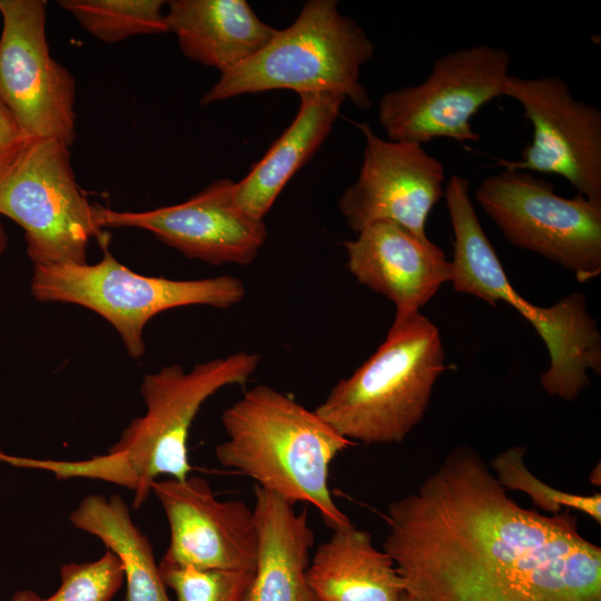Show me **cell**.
I'll return each mask as SVG.
<instances>
[{"mask_svg":"<svg viewBox=\"0 0 601 601\" xmlns=\"http://www.w3.org/2000/svg\"><path fill=\"white\" fill-rule=\"evenodd\" d=\"M158 565L176 601H249L254 571L201 570L165 562Z\"/></svg>","mask_w":601,"mask_h":601,"instance_id":"obj_25","label":"cell"},{"mask_svg":"<svg viewBox=\"0 0 601 601\" xmlns=\"http://www.w3.org/2000/svg\"><path fill=\"white\" fill-rule=\"evenodd\" d=\"M28 140L14 116L0 100V176L14 161Z\"/></svg>","mask_w":601,"mask_h":601,"instance_id":"obj_26","label":"cell"},{"mask_svg":"<svg viewBox=\"0 0 601 601\" xmlns=\"http://www.w3.org/2000/svg\"><path fill=\"white\" fill-rule=\"evenodd\" d=\"M258 556L249 601H316L306 579L314 532L306 510L255 485Z\"/></svg>","mask_w":601,"mask_h":601,"instance_id":"obj_17","label":"cell"},{"mask_svg":"<svg viewBox=\"0 0 601 601\" xmlns=\"http://www.w3.org/2000/svg\"><path fill=\"white\" fill-rule=\"evenodd\" d=\"M2 454V452L0 451V455Z\"/></svg>","mask_w":601,"mask_h":601,"instance_id":"obj_29","label":"cell"},{"mask_svg":"<svg viewBox=\"0 0 601 601\" xmlns=\"http://www.w3.org/2000/svg\"><path fill=\"white\" fill-rule=\"evenodd\" d=\"M444 371L437 327L421 312L394 318L374 354L314 411L354 443L397 444L423 420Z\"/></svg>","mask_w":601,"mask_h":601,"instance_id":"obj_4","label":"cell"},{"mask_svg":"<svg viewBox=\"0 0 601 601\" xmlns=\"http://www.w3.org/2000/svg\"><path fill=\"white\" fill-rule=\"evenodd\" d=\"M0 100L31 139L76 138V81L50 55L47 2L0 0Z\"/></svg>","mask_w":601,"mask_h":601,"instance_id":"obj_11","label":"cell"},{"mask_svg":"<svg viewBox=\"0 0 601 601\" xmlns=\"http://www.w3.org/2000/svg\"><path fill=\"white\" fill-rule=\"evenodd\" d=\"M316 601H401L405 585L393 560L354 525L333 531L306 573Z\"/></svg>","mask_w":601,"mask_h":601,"instance_id":"obj_20","label":"cell"},{"mask_svg":"<svg viewBox=\"0 0 601 601\" xmlns=\"http://www.w3.org/2000/svg\"><path fill=\"white\" fill-rule=\"evenodd\" d=\"M374 53L363 28L338 10L335 0L306 1L296 20L243 63L220 73L201 105L243 93L275 89L332 91L359 108L371 99L359 81L361 68Z\"/></svg>","mask_w":601,"mask_h":601,"instance_id":"obj_6","label":"cell"},{"mask_svg":"<svg viewBox=\"0 0 601 601\" xmlns=\"http://www.w3.org/2000/svg\"><path fill=\"white\" fill-rule=\"evenodd\" d=\"M151 492L170 531L160 562L201 570H255L258 530L253 508L217 499L209 483L198 476L157 480Z\"/></svg>","mask_w":601,"mask_h":601,"instance_id":"obj_15","label":"cell"},{"mask_svg":"<svg viewBox=\"0 0 601 601\" xmlns=\"http://www.w3.org/2000/svg\"><path fill=\"white\" fill-rule=\"evenodd\" d=\"M344 243L346 266L358 283L393 302L395 318L420 312L451 282L452 266L442 249L428 238L378 221Z\"/></svg>","mask_w":601,"mask_h":601,"instance_id":"obj_16","label":"cell"},{"mask_svg":"<svg viewBox=\"0 0 601 601\" xmlns=\"http://www.w3.org/2000/svg\"><path fill=\"white\" fill-rule=\"evenodd\" d=\"M226 440L218 463L290 504L314 506L333 531L354 525L335 503L329 469L355 443L289 395L265 384L247 390L221 413Z\"/></svg>","mask_w":601,"mask_h":601,"instance_id":"obj_3","label":"cell"},{"mask_svg":"<svg viewBox=\"0 0 601 601\" xmlns=\"http://www.w3.org/2000/svg\"><path fill=\"white\" fill-rule=\"evenodd\" d=\"M511 60L505 49L491 45L443 55L434 60L424 81L382 97L378 122L392 140L420 145L437 138L477 141L472 118L503 96Z\"/></svg>","mask_w":601,"mask_h":601,"instance_id":"obj_10","label":"cell"},{"mask_svg":"<svg viewBox=\"0 0 601 601\" xmlns=\"http://www.w3.org/2000/svg\"><path fill=\"white\" fill-rule=\"evenodd\" d=\"M235 181L218 179L180 204L144 211L95 206L102 228L132 227L150 231L188 258L211 265H249L267 238L264 220L246 214L235 200Z\"/></svg>","mask_w":601,"mask_h":601,"instance_id":"obj_14","label":"cell"},{"mask_svg":"<svg viewBox=\"0 0 601 601\" xmlns=\"http://www.w3.org/2000/svg\"><path fill=\"white\" fill-rule=\"evenodd\" d=\"M401 601H417L416 599L412 598L411 595L404 593Z\"/></svg>","mask_w":601,"mask_h":601,"instance_id":"obj_28","label":"cell"},{"mask_svg":"<svg viewBox=\"0 0 601 601\" xmlns=\"http://www.w3.org/2000/svg\"><path fill=\"white\" fill-rule=\"evenodd\" d=\"M357 127L365 138L361 170L338 200L346 224L358 233L391 221L428 238L427 218L444 196L443 164L420 144L381 138L367 122Z\"/></svg>","mask_w":601,"mask_h":601,"instance_id":"obj_13","label":"cell"},{"mask_svg":"<svg viewBox=\"0 0 601 601\" xmlns=\"http://www.w3.org/2000/svg\"><path fill=\"white\" fill-rule=\"evenodd\" d=\"M474 197L515 247L561 265L580 283L601 273V204L562 197L552 183L510 168L485 177Z\"/></svg>","mask_w":601,"mask_h":601,"instance_id":"obj_9","label":"cell"},{"mask_svg":"<svg viewBox=\"0 0 601 601\" xmlns=\"http://www.w3.org/2000/svg\"><path fill=\"white\" fill-rule=\"evenodd\" d=\"M166 22L183 53L221 72L260 51L277 29L245 0H171Z\"/></svg>","mask_w":601,"mask_h":601,"instance_id":"obj_18","label":"cell"},{"mask_svg":"<svg viewBox=\"0 0 601 601\" xmlns=\"http://www.w3.org/2000/svg\"><path fill=\"white\" fill-rule=\"evenodd\" d=\"M75 528L98 538L120 561L125 601H171L149 539L117 494L86 496L70 515Z\"/></svg>","mask_w":601,"mask_h":601,"instance_id":"obj_21","label":"cell"},{"mask_svg":"<svg viewBox=\"0 0 601 601\" xmlns=\"http://www.w3.org/2000/svg\"><path fill=\"white\" fill-rule=\"evenodd\" d=\"M299 108L286 130L248 174L235 183L236 204L264 220L288 180L327 138L346 98L337 92L299 93Z\"/></svg>","mask_w":601,"mask_h":601,"instance_id":"obj_19","label":"cell"},{"mask_svg":"<svg viewBox=\"0 0 601 601\" xmlns=\"http://www.w3.org/2000/svg\"><path fill=\"white\" fill-rule=\"evenodd\" d=\"M8 243L7 234L3 229L2 224L0 223V255L6 250Z\"/></svg>","mask_w":601,"mask_h":601,"instance_id":"obj_27","label":"cell"},{"mask_svg":"<svg viewBox=\"0 0 601 601\" xmlns=\"http://www.w3.org/2000/svg\"><path fill=\"white\" fill-rule=\"evenodd\" d=\"M384 518L383 550L417 601H601V549L577 518L520 505L471 446Z\"/></svg>","mask_w":601,"mask_h":601,"instance_id":"obj_1","label":"cell"},{"mask_svg":"<svg viewBox=\"0 0 601 601\" xmlns=\"http://www.w3.org/2000/svg\"><path fill=\"white\" fill-rule=\"evenodd\" d=\"M161 0H60L97 39L114 43L141 33L168 32Z\"/></svg>","mask_w":601,"mask_h":601,"instance_id":"obj_22","label":"cell"},{"mask_svg":"<svg viewBox=\"0 0 601 601\" xmlns=\"http://www.w3.org/2000/svg\"><path fill=\"white\" fill-rule=\"evenodd\" d=\"M503 96L518 101L532 125L519 160L503 168L563 177L587 199L601 204V111L574 98L559 76H509Z\"/></svg>","mask_w":601,"mask_h":601,"instance_id":"obj_12","label":"cell"},{"mask_svg":"<svg viewBox=\"0 0 601 601\" xmlns=\"http://www.w3.org/2000/svg\"><path fill=\"white\" fill-rule=\"evenodd\" d=\"M124 584L119 559L109 550L99 559L71 562L60 569V585L47 598L22 590L9 601H111Z\"/></svg>","mask_w":601,"mask_h":601,"instance_id":"obj_24","label":"cell"},{"mask_svg":"<svg viewBox=\"0 0 601 601\" xmlns=\"http://www.w3.org/2000/svg\"><path fill=\"white\" fill-rule=\"evenodd\" d=\"M525 447L512 446L499 453L489 464L500 484L508 491H521L550 514L563 509L582 512L601 523V494L582 495L552 487L530 472L524 462Z\"/></svg>","mask_w":601,"mask_h":601,"instance_id":"obj_23","label":"cell"},{"mask_svg":"<svg viewBox=\"0 0 601 601\" xmlns=\"http://www.w3.org/2000/svg\"><path fill=\"white\" fill-rule=\"evenodd\" d=\"M259 363V354L240 351L197 363L190 371L179 364L164 366L144 376L140 393L146 412L106 453L78 461L11 455L3 461L47 471L59 480L90 479L124 486L134 492L132 508L138 509L159 477L189 476L188 436L200 407L223 387L246 383Z\"/></svg>","mask_w":601,"mask_h":601,"instance_id":"obj_2","label":"cell"},{"mask_svg":"<svg viewBox=\"0 0 601 601\" xmlns=\"http://www.w3.org/2000/svg\"><path fill=\"white\" fill-rule=\"evenodd\" d=\"M445 204L454 236L450 282L454 290L493 306L509 304L520 313L549 351L550 366L541 375L542 388L550 396L575 400L590 385L588 372H601V335L585 297L572 293L550 307L524 299L511 285L470 194L454 191Z\"/></svg>","mask_w":601,"mask_h":601,"instance_id":"obj_5","label":"cell"},{"mask_svg":"<svg viewBox=\"0 0 601 601\" xmlns=\"http://www.w3.org/2000/svg\"><path fill=\"white\" fill-rule=\"evenodd\" d=\"M0 215L23 228L33 266L86 264L90 239L104 235L77 184L69 146L57 139L28 140L0 176Z\"/></svg>","mask_w":601,"mask_h":601,"instance_id":"obj_8","label":"cell"},{"mask_svg":"<svg viewBox=\"0 0 601 601\" xmlns=\"http://www.w3.org/2000/svg\"><path fill=\"white\" fill-rule=\"evenodd\" d=\"M98 240L104 257L96 264L33 266L31 294L39 302L76 304L99 314L132 358L144 356L142 332L157 314L189 305L227 309L246 295L243 280L229 275L189 280L140 275L114 257L105 234Z\"/></svg>","mask_w":601,"mask_h":601,"instance_id":"obj_7","label":"cell"}]
</instances>
